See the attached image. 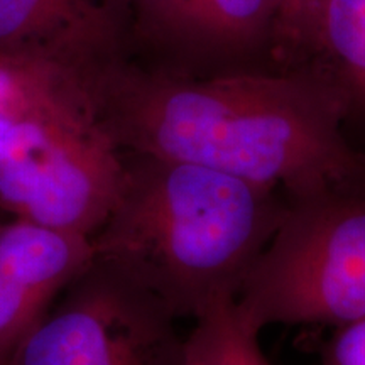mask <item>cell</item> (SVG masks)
Masks as SVG:
<instances>
[{"mask_svg": "<svg viewBox=\"0 0 365 365\" xmlns=\"http://www.w3.org/2000/svg\"><path fill=\"white\" fill-rule=\"evenodd\" d=\"M122 153L176 159L279 190L287 202L365 195L345 110L304 70L185 75L130 54L83 73Z\"/></svg>", "mask_w": 365, "mask_h": 365, "instance_id": "6da1fadb", "label": "cell"}, {"mask_svg": "<svg viewBox=\"0 0 365 365\" xmlns=\"http://www.w3.org/2000/svg\"><path fill=\"white\" fill-rule=\"evenodd\" d=\"M115 203L91 235L93 254L124 269L178 319L239 294L279 227V190L202 164L122 153Z\"/></svg>", "mask_w": 365, "mask_h": 365, "instance_id": "7a4b0ae2", "label": "cell"}, {"mask_svg": "<svg viewBox=\"0 0 365 365\" xmlns=\"http://www.w3.org/2000/svg\"><path fill=\"white\" fill-rule=\"evenodd\" d=\"M124 158L83 73L0 56V212L90 237L110 212Z\"/></svg>", "mask_w": 365, "mask_h": 365, "instance_id": "3957f363", "label": "cell"}, {"mask_svg": "<svg viewBox=\"0 0 365 365\" xmlns=\"http://www.w3.org/2000/svg\"><path fill=\"white\" fill-rule=\"evenodd\" d=\"M235 307L259 331L269 325L340 327L364 317L365 195L287 202Z\"/></svg>", "mask_w": 365, "mask_h": 365, "instance_id": "277c9868", "label": "cell"}, {"mask_svg": "<svg viewBox=\"0 0 365 365\" xmlns=\"http://www.w3.org/2000/svg\"><path fill=\"white\" fill-rule=\"evenodd\" d=\"M176 323L156 294L93 254L11 365H185V336Z\"/></svg>", "mask_w": 365, "mask_h": 365, "instance_id": "5b68a950", "label": "cell"}, {"mask_svg": "<svg viewBox=\"0 0 365 365\" xmlns=\"http://www.w3.org/2000/svg\"><path fill=\"white\" fill-rule=\"evenodd\" d=\"M93 255L90 237L0 212V365Z\"/></svg>", "mask_w": 365, "mask_h": 365, "instance_id": "8992f818", "label": "cell"}, {"mask_svg": "<svg viewBox=\"0 0 365 365\" xmlns=\"http://www.w3.org/2000/svg\"><path fill=\"white\" fill-rule=\"evenodd\" d=\"M130 54L120 0H0V56H36L86 71Z\"/></svg>", "mask_w": 365, "mask_h": 365, "instance_id": "52a82bcc", "label": "cell"}, {"mask_svg": "<svg viewBox=\"0 0 365 365\" xmlns=\"http://www.w3.org/2000/svg\"><path fill=\"white\" fill-rule=\"evenodd\" d=\"M274 24L276 0H182L163 51L144 61L185 75L277 70Z\"/></svg>", "mask_w": 365, "mask_h": 365, "instance_id": "ba28073f", "label": "cell"}, {"mask_svg": "<svg viewBox=\"0 0 365 365\" xmlns=\"http://www.w3.org/2000/svg\"><path fill=\"white\" fill-rule=\"evenodd\" d=\"M296 70L322 80L339 97L346 120H365V0H323Z\"/></svg>", "mask_w": 365, "mask_h": 365, "instance_id": "9c48e42d", "label": "cell"}, {"mask_svg": "<svg viewBox=\"0 0 365 365\" xmlns=\"http://www.w3.org/2000/svg\"><path fill=\"white\" fill-rule=\"evenodd\" d=\"M193 323L185 336V365H269L261 331L240 317L235 299L215 304Z\"/></svg>", "mask_w": 365, "mask_h": 365, "instance_id": "30bf717a", "label": "cell"}, {"mask_svg": "<svg viewBox=\"0 0 365 365\" xmlns=\"http://www.w3.org/2000/svg\"><path fill=\"white\" fill-rule=\"evenodd\" d=\"M323 0H276L274 65L296 70L307 54L314 21Z\"/></svg>", "mask_w": 365, "mask_h": 365, "instance_id": "8fae6325", "label": "cell"}, {"mask_svg": "<svg viewBox=\"0 0 365 365\" xmlns=\"http://www.w3.org/2000/svg\"><path fill=\"white\" fill-rule=\"evenodd\" d=\"M130 21V53L156 58L173 33L182 0H120Z\"/></svg>", "mask_w": 365, "mask_h": 365, "instance_id": "7c38bea8", "label": "cell"}, {"mask_svg": "<svg viewBox=\"0 0 365 365\" xmlns=\"http://www.w3.org/2000/svg\"><path fill=\"white\" fill-rule=\"evenodd\" d=\"M325 365H365V314L336 327L327 346Z\"/></svg>", "mask_w": 365, "mask_h": 365, "instance_id": "4fadbf2b", "label": "cell"}]
</instances>
